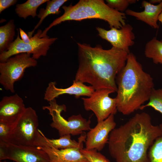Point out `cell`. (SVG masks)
I'll return each instance as SVG.
<instances>
[{"mask_svg": "<svg viewBox=\"0 0 162 162\" xmlns=\"http://www.w3.org/2000/svg\"><path fill=\"white\" fill-rule=\"evenodd\" d=\"M162 134L145 112L135 115L110 133L108 141L111 156L116 162H148V151Z\"/></svg>", "mask_w": 162, "mask_h": 162, "instance_id": "6da1fadb", "label": "cell"}, {"mask_svg": "<svg viewBox=\"0 0 162 162\" xmlns=\"http://www.w3.org/2000/svg\"><path fill=\"white\" fill-rule=\"evenodd\" d=\"M79 66L75 80L87 83L95 90H117L116 78L125 66L128 53L112 46L105 50L77 43Z\"/></svg>", "mask_w": 162, "mask_h": 162, "instance_id": "7a4b0ae2", "label": "cell"}, {"mask_svg": "<svg viewBox=\"0 0 162 162\" xmlns=\"http://www.w3.org/2000/svg\"><path fill=\"white\" fill-rule=\"evenodd\" d=\"M117 87V111L128 115L139 109L148 101L154 88L153 79L143 69L132 53L128 55L126 64L116 78Z\"/></svg>", "mask_w": 162, "mask_h": 162, "instance_id": "3957f363", "label": "cell"}, {"mask_svg": "<svg viewBox=\"0 0 162 162\" xmlns=\"http://www.w3.org/2000/svg\"><path fill=\"white\" fill-rule=\"evenodd\" d=\"M63 15L55 19L42 32V37L47 35L52 27L70 20L81 21L96 19L107 22L110 28H121L126 24L125 13L118 12L110 8L103 0H80L75 5L63 6Z\"/></svg>", "mask_w": 162, "mask_h": 162, "instance_id": "277c9868", "label": "cell"}, {"mask_svg": "<svg viewBox=\"0 0 162 162\" xmlns=\"http://www.w3.org/2000/svg\"><path fill=\"white\" fill-rule=\"evenodd\" d=\"M49 106H43V109L49 111L52 121L50 126L58 130L60 137L66 135L81 134L84 131L91 129L90 119L87 120L80 114L73 115L66 120L61 115L63 111H66L64 104L58 105L56 99L49 102Z\"/></svg>", "mask_w": 162, "mask_h": 162, "instance_id": "5b68a950", "label": "cell"}, {"mask_svg": "<svg viewBox=\"0 0 162 162\" xmlns=\"http://www.w3.org/2000/svg\"><path fill=\"white\" fill-rule=\"evenodd\" d=\"M38 126L36 111L31 107H26L24 113L12 125L8 142L18 145L36 146L39 133Z\"/></svg>", "mask_w": 162, "mask_h": 162, "instance_id": "8992f818", "label": "cell"}, {"mask_svg": "<svg viewBox=\"0 0 162 162\" xmlns=\"http://www.w3.org/2000/svg\"><path fill=\"white\" fill-rule=\"evenodd\" d=\"M38 62L27 53L14 55L3 62H0V83L6 90L15 92V83L23 76L26 69L35 67Z\"/></svg>", "mask_w": 162, "mask_h": 162, "instance_id": "52a82bcc", "label": "cell"}, {"mask_svg": "<svg viewBox=\"0 0 162 162\" xmlns=\"http://www.w3.org/2000/svg\"><path fill=\"white\" fill-rule=\"evenodd\" d=\"M17 37L8 50L0 54V62H4L10 57L21 53L32 55L33 58L37 60L41 56L47 55L50 46L58 39L57 38H50L47 35L40 38L43 32L39 29L32 37V41L29 43H26L20 39L19 29H17Z\"/></svg>", "mask_w": 162, "mask_h": 162, "instance_id": "ba28073f", "label": "cell"}, {"mask_svg": "<svg viewBox=\"0 0 162 162\" xmlns=\"http://www.w3.org/2000/svg\"><path fill=\"white\" fill-rule=\"evenodd\" d=\"M115 92L108 89H97L88 98H82L85 110L93 112L98 122L103 121L110 115L116 113V99L109 96L110 94Z\"/></svg>", "mask_w": 162, "mask_h": 162, "instance_id": "9c48e42d", "label": "cell"}, {"mask_svg": "<svg viewBox=\"0 0 162 162\" xmlns=\"http://www.w3.org/2000/svg\"><path fill=\"white\" fill-rule=\"evenodd\" d=\"M15 162H49L46 152L38 147L24 146L0 142V161Z\"/></svg>", "mask_w": 162, "mask_h": 162, "instance_id": "30bf717a", "label": "cell"}, {"mask_svg": "<svg viewBox=\"0 0 162 162\" xmlns=\"http://www.w3.org/2000/svg\"><path fill=\"white\" fill-rule=\"evenodd\" d=\"M96 29L99 35L112 46L130 53L129 47L134 45L135 38L132 26L126 24L120 29L112 27L109 30L98 27Z\"/></svg>", "mask_w": 162, "mask_h": 162, "instance_id": "8fae6325", "label": "cell"}, {"mask_svg": "<svg viewBox=\"0 0 162 162\" xmlns=\"http://www.w3.org/2000/svg\"><path fill=\"white\" fill-rule=\"evenodd\" d=\"M114 115L112 114L103 121L98 122L94 128L89 130L85 141L86 149H95L98 152L103 149L108 142L110 133L116 125Z\"/></svg>", "mask_w": 162, "mask_h": 162, "instance_id": "7c38bea8", "label": "cell"}, {"mask_svg": "<svg viewBox=\"0 0 162 162\" xmlns=\"http://www.w3.org/2000/svg\"><path fill=\"white\" fill-rule=\"evenodd\" d=\"M55 82H50L46 88L44 98L50 102L59 96L68 94L75 96L76 98L81 96L90 97L95 91L92 86H87L83 83L75 80L72 85L65 88H60L56 86Z\"/></svg>", "mask_w": 162, "mask_h": 162, "instance_id": "4fadbf2b", "label": "cell"}, {"mask_svg": "<svg viewBox=\"0 0 162 162\" xmlns=\"http://www.w3.org/2000/svg\"><path fill=\"white\" fill-rule=\"evenodd\" d=\"M26 108L23 99L17 94L4 96L0 102V120L13 124Z\"/></svg>", "mask_w": 162, "mask_h": 162, "instance_id": "5bb4252c", "label": "cell"}, {"mask_svg": "<svg viewBox=\"0 0 162 162\" xmlns=\"http://www.w3.org/2000/svg\"><path fill=\"white\" fill-rule=\"evenodd\" d=\"M39 137L36 146H46L56 149H61L83 147V142H85L86 135L83 133L79 138L78 142L71 139L70 135H66L58 139H50L45 136L38 129Z\"/></svg>", "mask_w": 162, "mask_h": 162, "instance_id": "9a60e30c", "label": "cell"}, {"mask_svg": "<svg viewBox=\"0 0 162 162\" xmlns=\"http://www.w3.org/2000/svg\"><path fill=\"white\" fill-rule=\"evenodd\" d=\"M45 151L49 162H89L80 152L83 147L58 149L46 146H39Z\"/></svg>", "mask_w": 162, "mask_h": 162, "instance_id": "2e32d148", "label": "cell"}, {"mask_svg": "<svg viewBox=\"0 0 162 162\" xmlns=\"http://www.w3.org/2000/svg\"><path fill=\"white\" fill-rule=\"evenodd\" d=\"M142 6L144 8V10L142 12H137L128 9L125 14L135 17L154 28H158L157 21L162 10V1L159 4L154 5L144 0L142 2Z\"/></svg>", "mask_w": 162, "mask_h": 162, "instance_id": "e0dca14e", "label": "cell"}, {"mask_svg": "<svg viewBox=\"0 0 162 162\" xmlns=\"http://www.w3.org/2000/svg\"><path fill=\"white\" fill-rule=\"evenodd\" d=\"M15 28L14 20L0 27V53L7 51L14 41Z\"/></svg>", "mask_w": 162, "mask_h": 162, "instance_id": "ac0fdd59", "label": "cell"}, {"mask_svg": "<svg viewBox=\"0 0 162 162\" xmlns=\"http://www.w3.org/2000/svg\"><path fill=\"white\" fill-rule=\"evenodd\" d=\"M67 1V0H48L46 2L45 9L41 8L37 15L38 17L40 19L38 23L32 31L28 32L29 37L30 38L32 37V35L35 30L38 28L44 20L49 15L59 14L61 12L60 8Z\"/></svg>", "mask_w": 162, "mask_h": 162, "instance_id": "d6986e66", "label": "cell"}, {"mask_svg": "<svg viewBox=\"0 0 162 162\" xmlns=\"http://www.w3.org/2000/svg\"><path fill=\"white\" fill-rule=\"evenodd\" d=\"M48 1L28 0L24 3L16 5L15 12L19 17L25 19L29 16L34 18L38 15L36 11L38 7Z\"/></svg>", "mask_w": 162, "mask_h": 162, "instance_id": "ffe728a7", "label": "cell"}, {"mask_svg": "<svg viewBox=\"0 0 162 162\" xmlns=\"http://www.w3.org/2000/svg\"><path fill=\"white\" fill-rule=\"evenodd\" d=\"M144 54L146 57L151 59L154 63L162 64V40L154 37L149 40L145 45Z\"/></svg>", "mask_w": 162, "mask_h": 162, "instance_id": "44dd1931", "label": "cell"}, {"mask_svg": "<svg viewBox=\"0 0 162 162\" xmlns=\"http://www.w3.org/2000/svg\"><path fill=\"white\" fill-rule=\"evenodd\" d=\"M159 126L162 134L155 140L149 149L148 162H162V123Z\"/></svg>", "mask_w": 162, "mask_h": 162, "instance_id": "7402d4cb", "label": "cell"}, {"mask_svg": "<svg viewBox=\"0 0 162 162\" xmlns=\"http://www.w3.org/2000/svg\"><path fill=\"white\" fill-rule=\"evenodd\" d=\"M148 101L146 104L142 105L140 110H142L146 107H151L162 114V88H154Z\"/></svg>", "mask_w": 162, "mask_h": 162, "instance_id": "603a6c76", "label": "cell"}, {"mask_svg": "<svg viewBox=\"0 0 162 162\" xmlns=\"http://www.w3.org/2000/svg\"><path fill=\"white\" fill-rule=\"evenodd\" d=\"M80 152L89 162H111L104 155L95 149L82 148Z\"/></svg>", "mask_w": 162, "mask_h": 162, "instance_id": "cb8c5ba5", "label": "cell"}, {"mask_svg": "<svg viewBox=\"0 0 162 162\" xmlns=\"http://www.w3.org/2000/svg\"><path fill=\"white\" fill-rule=\"evenodd\" d=\"M136 0H106L107 4L111 8L118 12L124 13L128 6L135 3Z\"/></svg>", "mask_w": 162, "mask_h": 162, "instance_id": "d4e9b609", "label": "cell"}, {"mask_svg": "<svg viewBox=\"0 0 162 162\" xmlns=\"http://www.w3.org/2000/svg\"><path fill=\"white\" fill-rule=\"evenodd\" d=\"M12 125L6 122L0 120V142H8Z\"/></svg>", "mask_w": 162, "mask_h": 162, "instance_id": "484cf974", "label": "cell"}, {"mask_svg": "<svg viewBox=\"0 0 162 162\" xmlns=\"http://www.w3.org/2000/svg\"><path fill=\"white\" fill-rule=\"evenodd\" d=\"M17 2V0H0V13L4 10L15 4Z\"/></svg>", "mask_w": 162, "mask_h": 162, "instance_id": "4316f807", "label": "cell"}, {"mask_svg": "<svg viewBox=\"0 0 162 162\" xmlns=\"http://www.w3.org/2000/svg\"><path fill=\"white\" fill-rule=\"evenodd\" d=\"M19 30L21 39L25 43H29L32 41V37L30 38L28 34L21 28H20Z\"/></svg>", "mask_w": 162, "mask_h": 162, "instance_id": "83f0119b", "label": "cell"}, {"mask_svg": "<svg viewBox=\"0 0 162 162\" xmlns=\"http://www.w3.org/2000/svg\"><path fill=\"white\" fill-rule=\"evenodd\" d=\"M162 1V0H150L149 1V2L152 4H154L156 3L159 4Z\"/></svg>", "mask_w": 162, "mask_h": 162, "instance_id": "f1b7e54d", "label": "cell"}, {"mask_svg": "<svg viewBox=\"0 0 162 162\" xmlns=\"http://www.w3.org/2000/svg\"><path fill=\"white\" fill-rule=\"evenodd\" d=\"M158 20L161 23L162 25V10L158 16Z\"/></svg>", "mask_w": 162, "mask_h": 162, "instance_id": "f546056e", "label": "cell"}, {"mask_svg": "<svg viewBox=\"0 0 162 162\" xmlns=\"http://www.w3.org/2000/svg\"><path fill=\"white\" fill-rule=\"evenodd\" d=\"M0 162H8L6 161H0Z\"/></svg>", "mask_w": 162, "mask_h": 162, "instance_id": "4dcf8cb0", "label": "cell"}]
</instances>
